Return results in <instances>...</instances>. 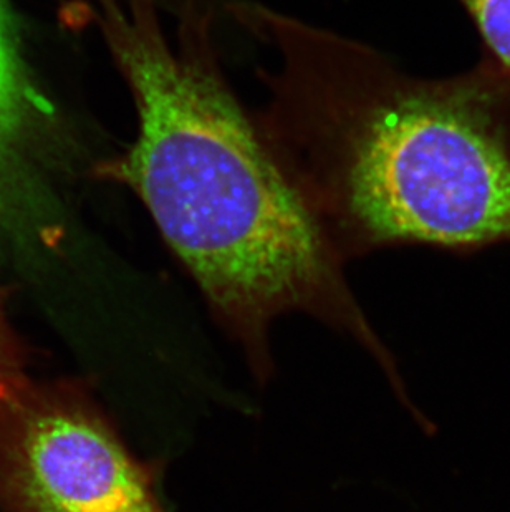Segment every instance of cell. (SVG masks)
Wrapping results in <instances>:
<instances>
[{
    "mask_svg": "<svg viewBox=\"0 0 510 512\" xmlns=\"http://www.w3.org/2000/svg\"><path fill=\"white\" fill-rule=\"evenodd\" d=\"M22 383H25V377L19 353L15 347L14 337L10 334L0 300V398L17 390Z\"/></svg>",
    "mask_w": 510,
    "mask_h": 512,
    "instance_id": "8992f818",
    "label": "cell"
},
{
    "mask_svg": "<svg viewBox=\"0 0 510 512\" xmlns=\"http://www.w3.org/2000/svg\"><path fill=\"white\" fill-rule=\"evenodd\" d=\"M55 116L27 62L15 0H0V252L53 247L47 183Z\"/></svg>",
    "mask_w": 510,
    "mask_h": 512,
    "instance_id": "277c9868",
    "label": "cell"
},
{
    "mask_svg": "<svg viewBox=\"0 0 510 512\" xmlns=\"http://www.w3.org/2000/svg\"><path fill=\"white\" fill-rule=\"evenodd\" d=\"M227 9L274 52L255 121L343 261L403 244L510 242V75L491 58L413 77L360 40L265 5Z\"/></svg>",
    "mask_w": 510,
    "mask_h": 512,
    "instance_id": "6da1fadb",
    "label": "cell"
},
{
    "mask_svg": "<svg viewBox=\"0 0 510 512\" xmlns=\"http://www.w3.org/2000/svg\"><path fill=\"white\" fill-rule=\"evenodd\" d=\"M0 503L12 512H169L150 469L92 406L27 382L0 398Z\"/></svg>",
    "mask_w": 510,
    "mask_h": 512,
    "instance_id": "3957f363",
    "label": "cell"
},
{
    "mask_svg": "<svg viewBox=\"0 0 510 512\" xmlns=\"http://www.w3.org/2000/svg\"><path fill=\"white\" fill-rule=\"evenodd\" d=\"M130 88L136 138L98 176L125 184L188 269L217 319L269 368L275 319L302 312L391 358L330 246L222 72L214 14L184 0L173 32L158 0H95Z\"/></svg>",
    "mask_w": 510,
    "mask_h": 512,
    "instance_id": "7a4b0ae2",
    "label": "cell"
},
{
    "mask_svg": "<svg viewBox=\"0 0 510 512\" xmlns=\"http://www.w3.org/2000/svg\"><path fill=\"white\" fill-rule=\"evenodd\" d=\"M466 9L492 62L510 75V0H459Z\"/></svg>",
    "mask_w": 510,
    "mask_h": 512,
    "instance_id": "5b68a950",
    "label": "cell"
}]
</instances>
